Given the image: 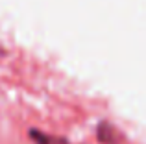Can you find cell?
<instances>
[{
  "instance_id": "6da1fadb",
  "label": "cell",
  "mask_w": 146,
  "mask_h": 144,
  "mask_svg": "<svg viewBox=\"0 0 146 144\" xmlns=\"http://www.w3.org/2000/svg\"><path fill=\"white\" fill-rule=\"evenodd\" d=\"M28 137L32 139L35 144H70L68 141H65V139L48 135V133H44V131L37 129V127H30L28 129Z\"/></svg>"
},
{
  "instance_id": "7a4b0ae2",
  "label": "cell",
  "mask_w": 146,
  "mask_h": 144,
  "mask_svg": "<svg viewBox=\"0 0 146 144\" xmlns=\"http://www.w3.org/2000/svg\"><path fill=\"white\" fill-rule=\"evenodd\" d=\"M96 137L104 144H118V135L117 129L111 126L109 122H100L96 127Z\"/></svg>"
},
{
  "instance_id": "3957f363",
  "label": "cell",
  "mask_w": 146,
  "mask_h": 144,
  "mask_svg": "<svg viewBox=\"0 0 146 144\" xmlns=\"http://www.w3.org/2000/svg\"><path fill=\"white\" fill-rule=\"evenodd\" d=\"M2 55H4V50H2V48H0V57H2Z\"/></svg>"
}]
</instances>
